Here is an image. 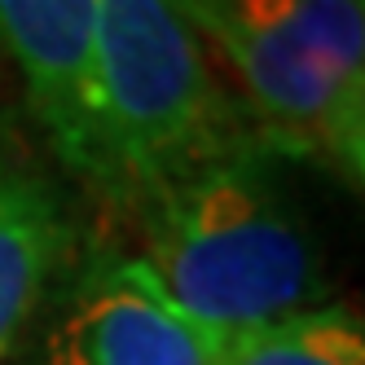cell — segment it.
Wrapping results in <instances>:
<instances>
[{
	"instance_id": "7",
	"label": "cell",
	"mask_w": 365,
	"mask_h": 365,
	"mask_svg": "<svg viewBox=\"0 0 365 365\" xmlns=\"http://www.w3.org/2000/svg\"><path fill=\"white\" fill-rule=\"evenodd\" d=\"M220 365H365L356 312L326 304L225 339Z\"/></svg>"
},
{
	"instance_id": "1",
	"label": "cell",
	"mask_w": 365,
	"mask_h": 365,
	"mask_svg": "<svg viewBox=\"0 0 365 365\" xmlns=\"http://www.w3.org/2000/svg\"><path fill=\"white\" fill-rule=\"evenodd\" d=\"M259 141L180 0H101L80 176L141 212L172 180Z\"/></svg>"
},
{
	"instance_id": "4",
	"label": "cell",
	"mask_w": 365,
	"mask_h": 365,
	"mask_svg": "<svg viewBox=\"0 0 365 365\" xmlns=\"http://www.w3.org/2000/svg\"><path fill=\"white\" fill-rule=\"evenodd\" d=\"M225 339L194 322L141 255H97L44 339L40 365H220Z\"/></svg>"
},
{
	"instance_id": "3",
	"label": "cell",
	"mask_w": 365,
	"mask_h": 365,
	"mask_svg": "<svg viewBox=\"0 0 365 365\" xmlns=\"http://www.w3.org/2000/svg\"><path fill=\"white\" fill-rule=\"evenodd\" d=\"M212 58L242 88V110L273 154L365 168V9L361 0H180Z\"/></svg>"
},
{
	"instance_id": "5",
	"label": "cell",
	"mask_w": 365,
	"mask_h": 365,
	"mask_svg": "<svg viewBox=\"0 0 365 365\" xmlns=\"http://www.w3.org/2000/svg\"><path fill=\"white\" fill-rule=\"evenodd\" d=\"M101 0H0V53L58 154L80 172Z\"/></svg>"
},
{
	"instance_id": "2",
	"label": "cell",
	"mask_w": 365,
	"mask_h": 365,
	"mask_svg": "<svg viewBox=\"0 0 365 365\" xmlns=\"http://www.w3.org/2000/svg\"><path fill=\"white\" fill-rule=\"evenodd\" d=\"M269 159L264 141L238 145L137 212L145 269L176 308L220 339L312 308L322 291L317 247Z\"/></svg>"
},
{
	"instance_id": "6",
	"label": "cell",
	"mask_w": 365,
	"mask_h": 365,
	"mask_svg": "<svg viewBox=\"0 0 365 365\" xmlns=\"http://www.w3.org/2000/svg\"><path fill=\"white\" fill-rule=\"evenodd\" d=\"M66 251V216L40 176L0 168V361L27 330Z\"/></svg>"
}]
</instances>
